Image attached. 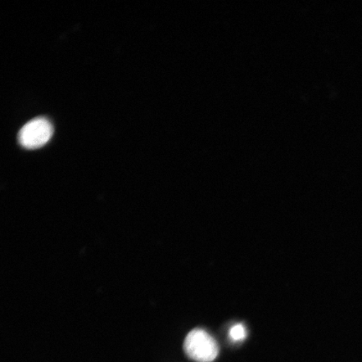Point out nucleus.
<instances>
[{
	"mask_svg": "<svg viewBox=\"0 0 362 362\" xmlns=\"http://www.w3.org/2000/svg\"><path fill=\"white\" fill-rule=\"evenodd\" d=\"M184 351L189 359L197 362H212L219 354L216 339L202 329H193L187 334Z\"/></svg>",
	"mask_w": 362,
	"mask_h": 362,
	"instance_id": "nucleus-1",
	"label": "nucleus"
},
{
	"mask_svg": "<svg viewBox=\"0 0 362 362\" xmlns=\"http://www.w3.org/2000/svg\"><path fill=\"white\" fill-rule=\"evenodd\" d=\"M53 131L51 122L37 117L23 126L19 133V142L25 148H40L51 139Z\"/></svg>",
	"mask_w": 362,
	"mask_h": 362,
	"instance_id": "nucleus-2",
	"label": "nucleus"
},
{
	"mask_svg": "<svg viewBox=\"0 0 362 362\" xmlns=\"http://www.w3.org/2000/svg\"><path fill=\"white\" fill-rule=\"evenodd\" d=\"M229 337L233 341H241L247 337V330L243 324L235 325L230 328Z\"/></svg>",
	"mask_w": 362,
	"mask_h": 362,
	"instance_id": "nucleus-3",
	"label": "nucleus"
}]
</instances>
